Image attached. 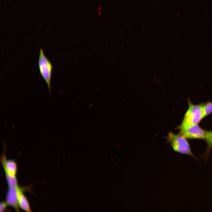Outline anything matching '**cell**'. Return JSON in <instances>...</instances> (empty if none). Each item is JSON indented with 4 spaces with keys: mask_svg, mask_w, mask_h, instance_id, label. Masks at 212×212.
<instances>
[{
    "mask_svg": "<svg viewBox=\"0 0 212 212\" xmlns=\"http://www.w3.org/2000/svg\"><path fill=\"white\" fill-rule=\"evenodd\" d=\"M188 108L179 127L198 124L204 117L203 104L194 105L188 100Z\"/></svg>",
    "mask_w": 212,
    "mask_h": 212,
    "instance_id": "cell-2",
    "label": "cell"
},
{
    "mask_svg": "<svg viewBox=\"0 0 212 212\" xmlns=\"http://www.w3.org/2000/svg\"><path fill=\"white\" fill-rule=\"evenodd\" d=\"M204 140H206L207 148L205 152L201 155V157L204 160V162H207L210 152L212 148V131H206Z\"/></svg>",
    "mask_w": 212,
    "mask_h": 212,
    "instance_id": "cell-8",
    "label": "cell"
},
{
    "mask_svg": "<svg viewBox=\"0 0 212 212\" xmlns=\"http://www.w3.org/2000/svg\"><path fill=\"white\" fill-rule=\"evenodd\" d=\"M4 149V153L1 158V161L4 170L6 175L16 176L17 171L16 163L14 160L6 159L5 147Z\"/></svg>",
    "mask_w": 212,
    "mask_h": 212,
    "instance_id": "cell-5",
    "label": "cell"
},
{
    "mask_svg": "<svg viewBox=\"0 0 212 212\" xmlns=\"http://www.w3.org/2000/svg\"><path fill=\"white\" fill-rule=\"evenodd\" d=\"M17 195L19 207L23 210L27 212L31 211L29 202L24 195L23 188L18 186L17 188Z\"/></svg>",
    "mask_w": 212,
    "mask_h": 212,
    "instance_id": "cell-7",
    "label": "cell"
},
{
    "mask_svg": "<svg viewBox=\"0 0 212 212\" xmlns=\"http://www.w3.org/2000/svg\"><path fill=\"white\" fill-rule=\"evenodd\" d=\"M6 176L9 187H16L18 186L16 176Z\"/></svg>",
    "mask_w": 212,
    "mask_h": 212,
    "instance_id": "cell-9",
    "label": "cell"
},
{
    "mask_svg": "<svg viewBox=\"0 0 212 212\" xmlns=\"http://www.w3.org/2000/svg\"><path fill=\"white\" fill-rule=\"evenodd\" d=\"M38 64L40 73L47 83L51 95V80L53 66L44 54L42 49L39 51Z\"/></svg>",
    "mask_w": 212,
    "mask_h": 212,
    "instance_id": "cell-3",
    "label": "cell"
},
{
    "mask_svg": "<svg viewBox=\"0 0 212 212\" xmlns=\"http://www.w3.org/2000/svg\"><path fill=\"white\" fill-rule=\"evenodd\" d=\"M180 133L189 139H204L206 131L195 124L184 127H178Z\"/></svg>",
    "mask_w": 212,
    "mask_h": 212,
    "instance_id": "cell-4",
    "label": "cell"
},
{
    "mask_svg": "<svg viewBox=\"0 0 212 212\" xmlns=\"http://www.w3.org/2000/svg\"><path fill=\"white\" fill-rule=\"evenodd\" d=\"M7 205H8L6 201L1 202L0 205V211H4L5 210Z\"/></svg>",
    "mask_w": 212,
    "mask_h": 212,
    "instance_id": "cell-11",
    "label": "cell"
},
{
    "mask_svg": "<svg viewBox=\"0 0 212 212\" xmlns=\"http://www.w3.org/2000/svg\"><path fill=\"white\" fill-rule=\"evenodd\" d=\"M186 138L180 133L175 134L170 132L168 133L166 139L174 151L182 154L192 156L198 161L192 153Z\"/></svg>",
    "mask_w": 212,
    "mask_h": 212,
    "instance_id": "cell-1",
    "label": "cell"
},
{
    "mask_svg": "<svg viewBox=\"0 0 212 212\" xmlns=\"http://www.w3.org/2000/svg\"><path fill=\"white\" fill-rule=\"evenodd\" d=\"M9 187L6 197V202L8 205L13 208L17 211H19V206L17 195V187Z\"/></svg>",
    "mask_w": 212,
    "mask_h": 212,
    "instance_id": "cell-6",
    "label": "cell"
},
{
    "mask_svg": "<svg viewBox=\"0 0 212 212\" xmlns=\"http://www.w3.org/2000/svg\"><path fill=\"white\" fill-rule=\"evenodd\" d=\"M203 110L204 117L212 112V102H209L203 104Z\"/></svg>",
    "mask_w": 212,
    "mask_h": 212,
    "instance_id": "cell-10",
    "label": "cell"
}]
</instances>
